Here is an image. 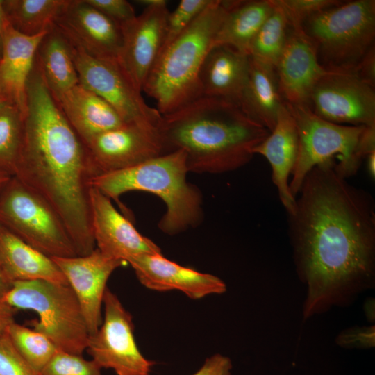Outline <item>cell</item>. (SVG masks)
Instances as JSON below:
<instances>
[{"mask_svg":"<svg viewBox=\"0 0 375 375\" xmlns=\"http://www.w3.org/2000/svg\"><path fill=\"white\" fill-rule=\"evenodd\" d=\"M375 300L372 297L366 299L363 304L365 315L367 320L374 323L375 320Z\"/></svg>","mask_w":375,"mask_h":375,"instance_id":"42","label":"cell"},{"mask_svg":"<svg viewBox=\"0 0 375 375\" xmlns=\"http://www.w3.org/2000/svg\"><path fill=\"white\" fill-rule=\"evenodd\" d=\"M296 124L299 150L290 180V189L296 198L307 174L315 167L338 160L337 172L348 179L354 176L362 160L357 147L365 126L334 124L314 114L308 107L284 103Z\"/></svg>","mask_w":375,"mask_h":375,"instance_id":"8","label":"cell"},{"mask_svg":"<svg viewBox=\"0 0 375 375\" xmlns=\"http://www.w3.org/2000/svg\"><path fill=\"white\" fill-rule=\"evenodd\" d=\"M2 99H4V98H3V97L2 90H1V84H0V101H1Z\"/></svg>","mask_w":375,"mask_h":375,"instance_id":"46","label":"cell"},{"mask_svg":"<svg viewBox=\"0 0 375 375\" xmlns=\"http://www.w3.org/2000/svg\"><path fill=\"white\" fill-rule=\"evenodd\" d=\"M8 23V21L3 6V0H0V58L2 52L5 31Z\"/></svg>","mask_w":375,"mask_h":375,"instance_id":"41","label":"cell"},{"mask_svg":"<svg viewBox=\"0 0 375 375\" xmlns=\"http://www.w3.org/2000/svg\"><path fill=\"white\" fill-rule=\"evenodd\" d=\"M97 172L35 63L28 80L22 149L14 176L45 199L63 221L78 256L96 249L90 191Z\"/></svg>","mask_w":375,"mask_h":375,"instance_id":"2","label":"cell"},{"mask_svg":"<svg viewBox=\"0 0 375 375\" xmlns=\"http://www.w3.org/2000/svg\"><path fill=\"white\" fill-rule=\"evenodd\" d=\"M0 271L10 285L43 280L68 284L52 258L31 247L0 224Z\"/></svg>","mask_w":375,"mask_h":375,"instance_id":"22","label":"cell"},{"mask_svg":"<svg viewBox=\"0 0 375 375\" xmlns=\"http://www.w3.org/2000/svg\"><path fill=\"white\" fill-rule=\"evenodd\" d=\"M103 305L102 323L89 335L85 351L101 369H111L117 375H150L156 363L140 352L131 313L108 288Z\"/></svg>","mask_w":375,"mask_h":375,"instance_id":"10","label":"cell"},{"mask_svg":"<svg viewBox=\"0 0 375 375\" xmlns=\"http://www.w3.org/2000/svg\"><path fill=\"white\" fill-rule=\"evenodd\" d=\"M275 69L283 102L303 107L309 106L315 85L329 72L320 65L315 45L302 26L291 25Z\"/></svg>","mask_w":375,"mask_h":375,"instance_id":"17","label":"cell"},{"mask_svg":"<svg viewBox=\"0 0 375 375\" xmlns=\"http://www.w3.org/2000/svg\"><path fill=\"white\" fill-rule=\"evenodd\" d=\"M142 285L148 289L165 292L178 290L192 299L226 291L219 277L182 266L165 258L162 253L134 257L128 261Z\"/></svg>","mask_w":375,"mask_h":375,"instance_id":"19","label":"cell"},{"mask_svg":"<svg viewBox=\"0 0 375 375\" xmlns=\"http://www.w3.org/2000/svg\"><path fill=\"white\" fill-rule=\"evenodd\" d=\"M159 129L167 153L183 150L189 172L209 174L243 167L269 134L237 103L207 96L162 115Z\"/></svg>","mask_w":375,"mask_h":375,"instance_id":"3","label":"cell"},{"mask_svg":"<svg viewBox=\"0 0 375 375\" xmlns=\"http://www.w3.org/2000/svg\"><path fill=\"white\" fill-rule=\"evenodd\" d=\"M81 307L90 334L100 327L106 283L112 272L125 262L108 258L98 249L85 256L53 257Z\"/></svg>","mask_w":375,"mask_h":375,"instance_id":"16","label":"cell"},{"mask_svg":"<svg viewBox=\"0 0 375 375\" xmlns=\"http://www.w3.org/2000/svg\"><path fill=\"white\" fill-rule=\"evenodd\" d=\"M335 343L345 349H367L375 346V326H352L340 332Z\"/></svg>","mask_w":375,"mask_h":375,"instance_id":"36","label":"cell"},{"mask_svg":"<svg viewBox=\"0 0 375 375\" xmlns=\"http://www.w3.org/2000/svg\"><path fill=\"white\" fill-rule=\"evenodd\" d=\"M274 8L272 0L232 1L212 47L225 46L249 56L251 42Z\"/></svg>","mask_w":375,"mask_h":375,"instance_id":"26","label":"cell"},{"mask_svg":"<svg viewBox=\"0 0 375 375\" xmlns=\"http://www.w3.org/2000/svg\"><path fill=\"white\" fill-rule=\"evenodd\" d=\"M233 368L229 357L214 354L206 359L202 366L192 375H231Z\"/></svg>","mask_w":375,"mask_h":375,"instance_id":"38","label":"cell"},{"mask_svg":"<svg viewBox=\"0 0 375 375\" xmlns=\"http://www.w3.org/2000/svg\"><path fill=\"white\" fill-rule=\"evenodd\" d=\"M272 1L274 10L251 42L249 56L276 67L286 44L290 22L282 8Z\"/></svg>","mask_w":375,"mask_h":375,"instance_id":"29","label":"cell"},{"mask_svg":"<svg viewBox=\"0 0 375 375\" xmlns=\"http://www.w3.org/2000/svg\"><path fill=\"white\" fill-rule=\"evenodd\" d=\"M159 125L125 122L84 142L97 174L128 168L167 153Z\"/></svg>","mask_w":375,"mask_h":375,"instance_id":"13","label":"cell"},{"mask_svg":"<svg viewBox=\"0 0 375 375\" xmlns=\"http://www.w3.org/2000/svg\"><path fill=\"white\" fill-rule=\"evenodd\" d=\"M12 176L9 173L0 168V194Z\"/></svg>","mask_w":375,"mask_h":375,"instance_id":"44","label":"cell"},{"mask_svg":"<svg viewBox=\"0 0 375 375\" xmlns=\"http://www.w3.org/2000/svg\"><path fill=\"white\" fill-rule=\"evenodd\" d=\"M6 333L18 352L39 373L58 350L46 335L15 321Z\"/></svg>","mask_w":375,"mask_h":375,"instance_id":"31","label":"cell"},{"mask_svg":"<svg viewBox=\"0 0 375 375\" xmlns=\"http://www.w3.org/2000/svg\"><path fill=\"white\" fill-rule=\"evenodd\" d=\"M0 224L51 258L78 256L58 212L14 176L0 194Z\"/></svg>","mask_w":375,"mask_h":375,"instance_id":"9","label":"cell"},{"mask_svg":"<svg viewBox=\"0 0 375 375\" xmlns=\"http://www.w3.org/2000/svg\"><path fill=\"white\" fill-rule=\"evenodd\" d=\"M9 306L38 315L28 324L58 350L82 355L90 333L78 299L68 284L43 280L17 281L1 299Z\"/></svg>","mask_w":375,"mask_h":375,"instance_id":"7","label":"cell"},{"mask_svg":"<svg viewBox=\"0 0 375 375\" xmlns=\"http://www.w3.org/2000/svg\"><path fill=\"white\" fill-rule=\"evenodd\" d=\"M53 98L84 142L125 123L107 101L80 83Z\"/></svg>","mask_w":375,"mask_h":375,"instance_id":"23","label":"cell"},{"mask_svg":"<svg viewBox=\"0 0 375 375\" xmlns=\"http://www.w3.org/2000/svg\"><path fill=\"white\" fill-rule=\"evenodd\" d=\"M90 200L96 248L103 255L128 262L136 256L162 253L157 244L117 210L109 197L92 187Z\"/></svg>","mask_w":375,"mask_h":375,"instance_id":"15","label":"cell"},{"mask_svg":"<svg viewBox=\"0 0 375 375\" xmlns=\"http://www.w3.org/2000/svg\"><path fill=\"white\" fill-rule=\"evenodd\" d=\"M285 12L290 25L302 26L309 18L340 4L338 0H275Z\"/></svg>","mask_w":375,"mask_h":375,"instance_id":"34","label":"cell"},{"mask_svg":"<svg viewBox=\"0 0 375 375\" xmlns=\"http://www.w3.org/2000/svg\"><path fill=\"white\" fill-rule=\"evenodd\" d=\"M24 115L6 99L0 101V168L13 176L24 135Z\"/></svg>","mask_w":375,"mask_h":375,"instance_id":"30","label":"cell"},{"mask_svg":"<svg viewBox=\"0 0 375 375\" xmlns=\"http://www.w3.org/2000/svg\"><path fill=\"white\" fill-rule=\"evenodd\" d=\"M40 375H102L101 368L93 360L57 350Z\"/></svg>","mask_w":375,"mask_h":375,"instance_id":"32","label":"cell"},{"mask_svg":"<svg viewBox=\"0 0 375 375\" xmlns=\"http://www.w3.org/2000/svg\"><path fill=\"white\" fill-rule=\"evenodd\" d=\"M85 1L120 27L137 16L131 3L126 0H85Z\"/></svg>","mask_w":375,"mask_h":375,"instance_id":"37","label":"cell"},{"mask_svg":"<svg viewBox=\"0 0 375 375\" xmlns=\"http://www.w3.org/2000/svg\"><path fill=\"white\" fill-rule=\"evenodd\" d=\"M188 172L185 152L176 150L128 168L99 174L90 185L115 200L130 191L156 194L166 205L158 226L173 235L198 226L203 218L201 193L188 182Z\"/></svg>","mask_w":375,"mask_h":375,"instance_id":"4","label":"cell"},{"mask_svg":"<svg viewBox=\"0 0 375 375\" xmlns=\"http://www.w3.org/2000/svg\"><path fill=\"white\" fill-rule=\"evenodd\" d=\"M299 150V138L295 121L287 106L281 105L276 124L269 134L252 149L269 162L272 180L287 213L293 211L296 198L290 189V178Z\"/></svg>","mask_w":375,"mask_h":375,"instance_id":"20","label":"cell"},{"mask_svg":"<svg viewBox=\"0 0 375 375\" xmlns=\"http://www.w3.org/2000/svg\"><path fill=\"white\" fill-rule=\"evenodd\" d=\"M309 109L338 124L375 126L374 88L354 74L328 72L315 85Z\"/></svg>","mask_w":375,"mask_h":375,"instance_id":"12","label":"cell"},{"mask_svg":"<svg viewBox=\"0 0 375 375\" xmlns=\"http://www.w3.org/2000/svg\"><path fill=\"white\" fill-rule=\"evenodd\" d=\"M283 103L275 67L249 56L248 77L238 102L243 112L270 132Z\"/></svg>","mask_w":375,"mask_h":375,"instance_id":"25","label":"cell"},{"mask_svg":"<svg viewBox=\"0 0 375 375\" xmlns=\"http://www.w3.org/2000/svg\"><path fill=\"white\" fill-rule=\"evenodd\" d=\"M0 375H40L18 352L7 333L0 335Z\"/></svg>","mask_w":375,"mask_h":375,"instance_id":"35","label":"cell"},{"mask_svg":"<svg viewBox=\"0 0 375 375\" xmlns=\"http://www.w3.org/2000/svg\"><path fill=\"white\" fill-rule=\"evenodd\" d=\"M55 26L86 53L118 61L123 42L120 26L85 0H69Z\"/></svg>","mask_w":375,"mask_h":375,"instance_id":"18","label":"cell"},{"mask_svg":"<svg viewBox=\"0 0 375 375\" xmlns=\"http://www.w3.org/2000/svg\"><path fill=\"white\" fill-rule=\"evenodd\" d=\"M141 14L121 26L123 42L118 62L134 85L144 83L162 47L169 11L165 0H140Z\"/></svg>","mask_w":375,"mask_h":375,"instance_id":"14","label":"cell"},{"mask_svg":"<svg viewBox=\"0 0 375 375\" xmlns=\"http://www.w3.org/2000/svg\"><path fill=\"white\" fill-rule=\"evenodd\" d=\"M10 287V285L6 282L0 271V300L8 290Z\"/></svg>","mask_w":375,"mask_h":375,"instance_id":"45","label":"cell"},{"mask_svg":"<svg viewBox=\"0 0 375 375\" xmlns=\"http://www.w3.org/2000/svg\"><path fill=\"white\" fill-rule=\"evenodd\" d=\"M24 35L8 22L0 58V84L4 99L16 105L25 115L28 80L35 65L38 46L44 36Z\"/></svg>","mask_w":375,"mask_h":375,"instance_id":"21","label":"cell"},{"mask_svg":"<svg viewBox=\"0 0 375 375\" xmlns=\"http://www.w3.org/2000/svg\"><path fill=\"white\" fill-rule=\"evenodd\" d=\"M354 74L370 86H375V47L373 46L358 65Z\"/></svg>","mask_w":375,"mask_h":375,"instance_id":"39","label":"cell"},{"mask_svg":"<svg viewBox=\"0 0 375 375\" xmlns=\"http://www.w3.org/2000/svg\"><path fill=\"white\" fill-rule=\"evenodd\" d=\"M69 0H3L7 19L17 31L28 36L49 32Z\"/></svg>","mask_w":375,"mask_h":375,"instance_id":"28","label":"cell"},{"mask_svg":"<svg viewBox=\"0 0 375 375\" xmlns=\"http://www.w3.org/2000/svg\"><path fill=\"white\" fill-rule=\"evenodd\" d=\"M211 0H181L169 12L160 52L176 40L203 12Z\"/></svg>","mask_w":375,"mask_h":375,"instance_id":"33","label":"cell"},{"mask_svg":"<svg viewBox=\"0 0 375 375\" xmlns=\"http://www.w3.org/2000/svg\"><path fill=\"white\" fill-rule=\"evenodd\" d=\"M249 68V56L225 46L212 47L199 73L202 96L219 97L238 104Z\"/></svg>","mask_w":375,"mask_h":375,"instance_id":"24","label":"cell"},{"mask_svg":"<svg viewBox=\"0 0 375 375\" xmlns=\"http://www.w3.org/2000/svg\"><path fill=\"white\" fill-rule=\"evenodd\" d=\"M336 161L312 168L287 213L303 321L346 307L375 285V202L340 176Z\"/></svg>","mask_w":375,"mask_h":375,"instance_id":"1","label":"cell"},{"mask_svg":"<svg viewBox=\"0 0 375 375\" xmlns=\"http://www.w3.org/2000/svg\"><path fill=\"white\" fill-rule=\"evenodd\" d=\"M367 160V170L372 178L375 177V151L369 153L365 158Z\"/></svg>","mask_w":375,"mask_h":375,"instance_id":"43","label":"cell"},{"mask_svg":"<svg viewBox=\"0 0 375 375\" xmlns=\"http://www.w3.org/2000/svg\"><path fill=\"white\" fill-rule=\"evenodd\" d=\"M15 309L0 300V335L15 322Z\"/></svg>","mask_w":375,"mask_h":375,"instance_id":"40","label":"cell"},{"mask_svg":"<svg viewBox=\"0 0 375 375\" xmlns=\"http://www.w3.org/2000/svg\"><path fill=\"white\" fill-rule=\"evenodd\" d=\"M232 1L211 0L203 12L159 54L142 90L162 115L202 96L199 73Z\"/></svg>","mask_w":375,"mask_h":375,"instance_id":"5","label":"cell"},{"mask_svg":"<svg viewBox=\"0 0 375 375\" xmlns=\"http://www.w3.org/2000/svg\"><path fill=\"white\" fill-rule=\"evenodd\" d=\"M35 61L53 97L79 83L72 44L57 27L42 38Z\"/></svg>","mask_w":375,"mask_h":375,"instance_id":"27","label":"cell"},{"mask_svg":"<svg viewBox=\"0 0 375 375\" xmlns=\"http://www.w3.org/2000/svg\"><path fill=\"white\" fill-rule=\"evenodd\" d=\"M302 28L326 71L354 74L374 46L375 1H342L307 19Z\"/></svg>","mask_w":375,"mask_h":375,"instance_id":"6","label":"cell"},{"mask_svg":"<svg viewBox=\"0 0 375 375\" xmlns=\"http://www.w3.org/2000/svg\"><path fill=\"white\" fill-rule=\"evenodd\" d=\"M79 83L107 101L124 122L159 124L162 115L144 100L119 62L92 56L73 44Z\"/></svg>","mask_w":375,"mask_h":375,"instance_id":"11","label":"cell"}]
</instances>
